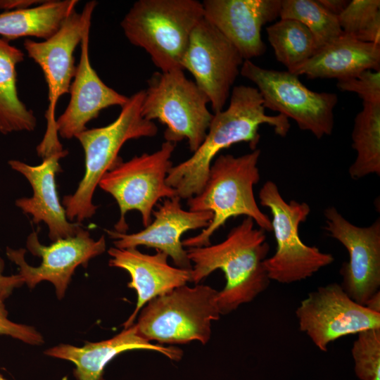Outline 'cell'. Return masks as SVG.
I'll return each instance as SVG.
<instances>
[{"mask_svg":"<svg viewBox=\"0 0 380 380\" xmlns=\"http://www.w3.org/2000/svg\"><path fill=\"white\" fill-rule=\"evenodd\" d=\"M265 109L256 87H234L228 107L213 113L204 140L189 158L171 167L167 184L180 198L189 199L202 191L210 166L222 150L241 142L247 143L252 151L257 148L260 125L267 124L276 134L286 137L291 127L289 119L281 114L268 115Z\"/></svg>","mask_w":380,"mask_h":380,"instance_id":"obj_1","label":"cell"},{"mask_svg":"<svg viewBox=\"0 0 380 380\" xmlns=\"http://www.w3.org/2000/svg\"><path fill=\"white\" fill-rule=\"evenodd\" d=\"M255 226L253 219L245 217L222 242L186 249L191 282L198 284L216 270L224 272L226 284L217 294L221 315L251 302L270 284L264 266L270 246L265 232Z\"/></svg>","mask_w":380,"mask_h":380,"instance_id":"obj_2","label":"cell"},{"mask_svg":"<svg viewBox=\"0 0 380 380\" xmlns=\"http://www.w3.org/2000/svg\"><path fill=\"white\" fill-rule=\"evenodd\" d=\"M260 150L234 156L221 154L213 162L202 191L189 199L191 211H209L213 218L198 234L182 241L187 248L210 244V237L232 218L243 215L265 232L272 231L271 219L259 208L253 187L260 179L258 167Z\"/></svg>","mask_w":380,"mask_h":380,"instance_id":"obj_3","label":"cell"},{"mask_svg":"<svg viewBox=\"0 0 380 380\" xmlns=\"http://www.w3.org/2000/svg\"><path fill=\"white\" fill-rule=\"evenodd\" d=\"M144 97V90L134 93L113 122L104 127L87 128L75 137L84 152L85 171L75 193L63 198L68 220L80 223L95 214L98 208L93 203L96 188L103 175L121 160L118 153L125 142L157 134L155 122L141 114Z\"/></svg>","mask_w":380,"mask_h":380,"instance_id":"obj_4","label":"cell"},{"mask_svg":"<svg viewBox=\"0 0 380 380\" xmlns=\"http://www.w3.org/2000/svg\"><path fill=\"white\" fill-rule=\"evenodd\" d=\"M203 18L197 0H139L120 25L129 42L144 49L162 72L183 70L182 59L191 32Z\"/></svg>","mask_w":380,"mask_h":380,"instance_id":"obj_5","label":"cell"},{"mask_svg":"<svg viewBox=\"0 0 380 380\" xmlns=\"http://www.w3.org/2000/svg\"><path fill=\"white\" fill-rule=\"evenodd\" d=\"M218 291L207 285H186L148 301L134 325L138 334L158 344H184L210 338L213 321L220 318Z\"/></svg>","mask_w":380,"mask_h":380,"instance_id":"obj_6","label":"cell"},{"mask_svg":"<svg viewBox=\"0 0 380 380\" xmlns=\"http://www.w3.org/2000/svg\"><path fill=\"white\" fill-rule=\"evenodd\" d=\"M147 84L143 117L166 126L165 141L176 144L186 139L194 153L204 140L213 116L207 107V96L181 69L155 72Z\"/></svg>","mask_w":380,"mask_h":380,"instance_id":"obj_7","label":"cell"},{"mask_svg":"<svg viewBox=\"0 0 380 380\" xmlns=\"http://www.w3.org/2000/svg\"><path fill=\"white\" fill-rule=\"evenodd\" d=\"M259 198L260 204L270 210L272 231L277 243L275 253L264 261L271 281L281 284L300 281L333 263L334 258L331 253L308 246L300 238L299 226L310 213L307 203L286 202L271 180L261 187Z\"/></svg>","mask_w":380,"mask_h":380,"instance_id":"obj_8","label":"cell"},{"mask_svg":"<svg viewBox=\"0 0 380 380\" xmlns=\"http://www.w3.org/2000/svg\"><path fill=\"white\" fill-rule=\"evenodd\" d=\"M96 1L87 2L82 11H73L59 30L43 42L26 39L23 43L27 56L42 68L48 87V108L45 113L46 129L37 146L42 158L63 150L56 127V108L63 94L69 93L76 71L74 51L81 42L86 27L91 25Z\"/></svg>","mask_w":380,"mask_h":380,"instance_id":"obj_9","label":"cell"},{"mask_svg":"<svg viewBox=\"0 0 380 380\" xmlns=\"http://www.w3.org/2000/svg\"><path fill=\"white\" fill-rule=\"evenodd\" d=\"M175 146L165 141L152 153L135 156L126 162L121 159L103 175L98 186L115 198L120 208V215L114 231L127 233L129 227L125 215L132 210L141 213L143 225L147 227L153 220L156 203L161 198L177 196L166 182Z\"/></svg>","mask_w":380,"mask_h":380,"instance_id":"obj_10","label":"cell"},{"mask_svg":"<svg viewBox=\"0 0 380 380\" xmlns=\"http://www.w3.org/2000/svg\"><path fill=\"white\" fill-rule=\"evenodd\" d=\"M240 74L255 84L265 108L293 119L300 129L310 132L317 139L332 134L336 94L313 91L298 76L261 68L251 60L243 61Z\"/></svg>","mask_w":380,"mask_h":380,"instance_id":"obj_11","label":"cell"},{"mask_svg":"<svg viewBox=\"0 0 380 380\" xmlns=\"http://www.w3.org/2000/svg\"><path fill=\"white\" fill-rule=\"evenodd\" d=\"M296 316L300 330L324 352L338 338L380 328V313L354 301L337 283L309 293L296 308Z\"/></svg>","mask_w":380,"mask_h":380,"instance_id":"obj_12","label":"cell"},{"mask_svg":"<svg viewBox=\"0 0 380 380\" xmlns=\"http://www.w3.org/2000/svg\"><path fill=\"white\" fill-rule=\"evenodd\" d=\"M243 61L234 46L203 18L191 32L181 65L194 76L215 113L224 109Z\"/></svg>","mask_w":380,"mask_h":380,"instance_id":"obj_13","label":"cell"},{"mask_svg":"<svg viewBox=\"0 0 380 380\" xmlns=\"http://www.w3.org/2000/svg\"><path fill=\"white\" fill-rule=\"evenodd\" d=\"M26 246L33 255L42 259L39 266H30L26 262L24 248L7 247L6 251L8 258L18 267L24 283L33 289L41 281H49L55 286L57 298L62 299L76 268L87 267L91 259L104 253L106 243L104 235L94 240L82 228L75 236L58 239L48 246L40 243L38 232H33L27 239Z\"/></svg>","mask_w":380,"mask_h":380,"instance_id":"obj_14","label":"cell"},{"mask_svg":"<svg viewBox=\"0 0 380 380\" xmlns=\"http://www.w3.org/2000/svg\"><path fill=\"white\" fill-rule=\"evenodd\" d=\"M325 229L347 250L342 264L341 286L356 303L365 305L380 288V219L367 227L346 220L334 206L324 211Z\"/></svg>","mask_w":380,"mask_h":380,"instance_id":"obj_15","label":"cell"},{"mask_svg":"<svg viewBox=\"0 0 380 380\" xmlns=\"http://www.w3.org/2000/svg\"><path fill=\"white\" fill-rule=\"evenodd\" d=\"M178 196L165 198L154 219L144 229L132 234H121L106 229L118 248H137L144 246L153 248L170 257L177 267L192 270L186 250L182 245V236L187 231L205 229L212 220L209 211H191L182 208Z\"/></svg>","mask_w":380,"mask_h":380,"instance_id":"obj_16","label":"cell"},{"mask_svg":"<svg viewBox=\"0 0 380 380\" xmlns=\"http://www.w3.org/2000/svg\"><path fill=\"white\" fill-rule=\"evenodd\" d=\"M203 18L237 49L242 58L263 55V25L279 17L281 0H204Z\"/></svg>","mask_w":380,"mask_h":380,"instance_id":"obj_17","label":"cell"},{"mask_svg":"<svg viewBox=\"0 0 380 380\" xmlns=\"http://www.w3.org/2000/svg\"><path fill=\"white\" fill-rule=\"evenodd\" d=\"M90 26L86 27L81 40V53L75 74L70 87V101L56 119L58 135L66 139L87 129V124L110 106H123L129 97L106 85L92 68L89 53Z\"/></svg>","mask_w":380,"mask_h":380,"instance_id":"obj_18","label":"cell"},{"mask_svg":"<svg viewBox=\"0 0 380 380\" xmlns=\"http://www.w3.org/2000/svg\"><path fill=\"white\" fill-rule=\"evenodd\" d=\"M68 154L67 150L51 153L41 164L30 165L18 160L8 161L9 166L22 174L30 182L33 195L18 198L15 204L24 213L32 216V222H44L49 228V237L55 241L75 236L82 228L80 223L70 222L61 204L56 184V175L61 172L59 160Z\"/></svg>","mask_w":380,"mask_h":380,"instance_id":"obj_19","label":"cell"},{"mask_svg":"<svg viewBox=\"0 0 380 380\" xmlns=\"http://www.w3.org/2000/svg\"><path fill=\"white\" fill-rule=\"evenodd\" d=\"M110 267L127 271L131 278L127 286L135 290V309L123 324L127 329L134 324L141 309L153 298L191 282V270L171 266L168 255L157 251L153 255L143 253L137 248L108 250Z\"/></svg>","mask_w":380,"mask_h":380,"instance_id":"obj_20","label":"cell"},{"mask_svg":"<svg viewBox=\"0 0 380 380\" xmlns=\"http://www.w3.org/2000/svg\"><path fill=\"white\" fill-rule=\"evenodd\" d=\"M132 350L157 351L171 360L179 361L183 351L178 348L153 343L140 336L134 324L107 340L87 342L82 347L61 343L44 351V354L72 362L77 380H101L107 364L120 353Z\"/></svg>","mask_w":380,"mask_h":380,"instance_id":"obj_21","label":"cell"},{"mask_svg":"<svg viewBox=\"0 0 380 380\" xmlns=\"http://www.w3.org/2000/svg\"><path fill=\"white\" fill-rule=\"evenodd\" d=\"M365 70H380V45L359 41L343 32L290 72L310 79L339 80Z\"/></svg>","mask_w":380,"mask_h":380,"instance_id":"obj_22","label":"cell"},{"mask_svg":"<svg viewBox=\"0 0 380 380\" xmlns=\"http://www.w3.org/2000/svg\"><path fill=\"white\" fill-rule=\"evenodd\" d=\"M78 1L48 0L36 6L0 13V37L7 40L25 37L49 39L75 10Z\"/></svg>","mask_w":380,"mask_h":380,"instance_id":"obj_23","label":"cell"},{"mask_svg":"<svg viewBox=\"0 0 380 380\" xmlns=\"http://www.w3.org/2000/svg\"><path fill=\"white\" fill-rule=\"evenodd\" d=\"M24 52L0 37V133L33 131L37 118L20 99L17 91V65Z\"/></svg>","mask_w":380,"mask_h":380,"instance_id":"obj_24","label":"cell"},{"mask_svg":"<svg viewBox=\"0 0 380 380\" xmlns=\"http://www.w3.org/2000/svg\"><path fill=\"white\" fill-rule=\"evenodd\" d=\"M352 147L357 156L348 169L353 179L380 175V103H362L352 131Z\"/></svg>","mask_w":380,"mask_h":380,"instance_id":"obj_25","label":"cell"},{"mask_svg":"<svg viewBox=\"0 0 380 380\" xmlns=\"http://www.w3.org/2000/svg\"><path fill=\"white\" fill-rule=\"evenodd\" d=\"M266 31L276 59L289 72L305 63L316 51L310 31L296 20L280 18L267 27Z\"/></svg>","mask_w":380,"mask_h":380,"instance_id":"obj_26","label":"cell"},{"mask_svg":"<svg viewBox=\"0 0 380 380\" xmlns=\"http://www.w3.org/2000/svg\"><path fill=\"white\" fill-rule=\"evenodd\" d=\"M279 18L303 24L313 36L316 51L343 34L338 16L329 12L317 0H281Z\"/></svg>","mask_w":380,"mask_h":380,"instance_id":"obj_27","label":"cell"},{"mask_svg":"<svg viewBox=\"0 0 380 380\" xmlns=\"http://www.w3.org/2000/svg\"><path fill=\"white\" fill-rule=\"evenodd\" d=\"M343 33L380 45V1L353 0L338 16Z\"/></svg>","mask_w":380,"mask_h":380,"instance_id":"obj_28","label":"cell"},{"mask_svg":"<svg viewBox=\"0 0 380 380\" xmlns=\"http://www.w3.org/2000/svg\"><path fill=\"white\" fill-rule=\"evenodd\" d=\"M351 354L360 380H380V328L360 332Z\"/></svg>","mask_w":380,"mask_h":380,"instance_id":"obj_29","label":"cell"},{"mask_svg":"<svg viewBox=\"0 0 380 380\" xmlns=\"http://www.w3.org/2000/svg\"><path fill=\"white\" fill-rule=\"evenodd\" d=\"M342 91L357 94L365 103H380V70H365L348 78L338 80Z\"/></svg>","mask_w":380,"mask_h":380,"instance_id":"obj_30","label":"cell"},{"mask_svg":"<svg viewBox=\"0 0 380 380\" xmlns=\"http://www.w3.org/2000/svg\"><path fill=\"white\" fill-rule=\"evenodd\" d=\"M9 296L0 291V335L8 336L30 345L43 344L42 335L34 327L16 323L8 319L4 303Z\"/></svg>","mask_w":380,"mask_h":380,"instance_id":"obj_31","label":"cell"},{"mask_svg":"<svg viewBox=\"0 0 380 380\" xmlns=\"http://www.w3.org/2000/svg\"><path fill=\"white\" fill-rule=\"evenodd\" d=\"M4 260L0 257V291L11 295L15 289L20 287L25 283L19 274L4 275Z\"/></svg>","mask_w":380,"mask_h":380,"instance_id":"obj_32","label":"cell"},{"mask_svg":"<svg viewBox=\"0 0 380 380\" xmlns=\"http://www.w3.org/2000/svg\"><path fill=\"white\" fill-rule=\"evenodd\" d=\"M44 1L36 0H0V9L5 11L24 9L39 4Z\"/></svg>","mask_w":380,"mask_h":380,"instance_id":"obj_33","label":"cell"},{"mask_svg":"<svg viewBox=\"0 0 380 380\" xmlns=\"http://www.w3.org/2000/svg\"><path fill=\"white\" fill-rule=\"evenodd\" d=\"M331 13L338 16L348 6L346 0H317Z\"/></svg>","mask_w":380,"mask_h":380,"instance_id":"obj_34","label":"cell"},{"mask_svg":"<svg viewBox=\"0 0 380 380\" xmlns=\"http://www.w3.org/2000/svg\"><path fill=\"white\" fill-rule=\"evenodd\" d=\"M365 306L374 312L380 313V292L374 294Z\"/></svg>","mask_w":380,"mask_h":380,"instance_id":"obj_35","label":"cell"},{"mask_svg":"<svg viewBox=\"0 0 380 380\" xmlns=\"http://www.w3.org/2000/svg\"><path fill=\"white\" fill-rule=\"evenodd\" d=\"M0 380H8V379H6V378H4V376H2V375L0 374Z\"/></svg>","mask_w":380,"mask_h":380,"instance_id":"obj_36","label":"cell"},{"mask_svg":"<svg viewBox=\"0 0 380 380\" xmlns=\"http://www.w3.org/2000/svg\"><path fill=\"white\" fill-rule=\"evenodd\" d=\"M101 380H104V379H101Z\"/></svg>","mask_w":380,"mask_h":380,"instance_id":"obj_37","label":"cell"}]
</instances>
